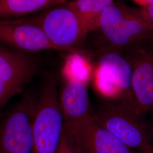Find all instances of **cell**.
<instances>
[{
    "label": "cell",
    "instance_id": "6da1fadb",
    "mask_svg": "<svg viewBox=\"0 0 153 153\" xmlns=\"http://www.w3.org/2000/svg\"><path fill=\"white\" fill-rule=\"evenodd\" d=\"M94 117L136 153L153 149V125L136 107L120 99H112L103 104Z\"/></svg>",
    "mask_w": 153,
    "mask_h": 153
},
{
    "label": "cell",
    "instance_id": "7a4b0ae2",
    "mask_svg": "<svg viewBox=\"0 0 153 153\" xmlns=\"http://www.w3.org/2000/svg\"><path fill=\"white\" fill-rule=\"evenodd\" d=\"M98 29L108 44L105 49L120 52L153 40V30L143 19L139 9L122 4L114 3L105 9Z\"/></svg>",
    "mask_w": 153,
    "mask_h": 153
},
{
    "label": "cell",
    "instance_id": "3957f363",
    "mask_svg": "<svg viewBox=\"0 0 153 153\" xmlns=\"http://www.w3.org/2000/svg\"><path fill=\"white\" fill-rule=\"evenodd\" d=\"M64 128L57 83L47 78L36 100L33 121V153H56Z\"/></svg>",
    "mask_w": 153,
    "mask_h": 153
},
{
    "label": "cell",
    "instance_id": "277c9868",
    "mask_svg": "<svg viewBox=\"0 0 153 153\" xmlns=\"http://www.w3.org/2000/svg\"><path fill=\"white\" fill-rule=\"evenodd\" d=\"M44 31L58 51H73L85 41L88 31L68 2L56 6L30 18Z\"/></svg>",
    "mask_w": 153,
    "mask_h": 153
},
{
    "label": "cell",
    "instance_id": "5b68a950",
    "mask_svg": "<svg viewBox=\"0 0 153 153\" xmlns=\"http://www.w3.org/2000/svg\"><path fill=\"white\" fill-rule=\"evenodd\" d=\"M36 100L27 96L0 121V153H33V121Z\"/></svg>",
    "mask_w": 153,
    "mask_h": 153
},
{
    "label": "cell",
    "instance_id": "8992f818",
    "mask_svg": "<svg viewBox=\"0 0 153 153\" xmlns=\"http://www.w3.org/2000/svg\"><path fill=\"white\" fill-rule=\"evenodd\" d=\"M96 76L99 89L104 94L138 109L131 91V65L123 52L105 49L99 57Z\"/></svg>",
    "mask_w": 153,
    "mask_h": 153
},
{
    "label": "cell",
    "instance_id": "52a82bcc",
    "mask_svg": "<svg viewBox=\"0 0 153 153\" xmlns=\"http://www.w3.org/2000/svg\"><path fill=\"white\" fill-rule=\"evenodd\" d=\"M131 68V91L138 111L153 125V40L123 52Z\"/></svg>",
    "mask_w": 153,
    "mask_h": 153
},
{
    "label": "cell",
    "instance_id": "ba28073f",
    "mask_svg": "<svg viewBox=\"0 0 153 153\" xmlns=\"http://www.w3.org/2000/svg\"><path fill=\"white\" fill-rule=\"evenodd\" d=\"M64 130L81 153H137L101 126L94 115Z\"/></svg>",
    "mask_w": 153,
    "mask_h": 153
},
{
    "label": "cell",
    "instance_id": "9c48e42d",
    "mask_svg": "<svg viewBox=\"0 0 153 153\" xmlns=\"http://www.w3.org/2000/svg\"><path fill=\"white\" fill-rule=\"evenodd\" d=\"M0 43L24 53L58 51L30 18L0 19Z\"/></svg>",
    "mask_w": 153,
    "mask_h": 153
},
{
    "label": "cell",
    "instance_id": "30bf717a",
    "mask_svg": "<svg viewBox=\"0 0 153 153\" xmlns=\"http://www.w3.org/2000/svg\"><path fill=\"white\" fill-rule=\"evenodd\" d=\"M59 99L64 126H70L94 115L91 109L86 78L66 73Z\"/></svg>",
    "mask_w": 153,
    "mask_h": 153
},
{
    "label": "cell",
    "instance_id": "8fae6325",
    "mask_svg": "<svg viewBox=\"0 0 153 153\" xmlns=\"http://www.w3.org/2000/svg\"><path fill=\"white\" fill-rule=\"evenodd\" d=\"M36 69V64L30 56L0 46V83L22 90Z\"/></svg>",
    "mask_w": 153,
    "mask_h": 153
},
{
    "label": "cell",
    "instance_id": "7c38bea8",
    "mask_svg": "<svg viewBox=\"0 0 153 153\" xmlns=\"http://www.w3.org/2000/svg\"><path fill=\"white\" fill-rule=\"evenodd\" d=\"M68 0H0V19H11L65 4Z\"/></svg>",
    "mask_w": 153,
    "mask_h": 153
},
{
    "label": "cell",
    "instance_id": "4fadbf2b",
    "mask_svg": "<svg viewBox=\"0 0 153 153\" xmlns=\"http://www.w3.org/2000/svg\"><path fill=\"white\" fill-rule=\"evenodd\" d=\"M114 3V0H73L68 2L69 5L81 19L88 33L98 29L102 13Z\"/></svg>",
    "mask_w": 153,
    "mask_h": 153
},
{
    "label": "cell",
    "instance_id": "5bb4252c",
    "mask_svg": "<svg viewBox=\"0 0 153 153\" xmlns=\"http://www.w3.org/2000/svg\"><path fill=\"white\" fill-rule=\"evenodd\" d=\"M56 153H81L66 133L64 128L59 146Z\"/></svg>",
    "mask_w": 153,
    "mask_h": 153
},
{
    "label": "cell",
    "instance_id": "9a60e30c",
    "mask_svg": "<svg viewBox=\"0 0 153 153\" xmlns=\"http://www.w3.org/2000/svg\"><path fill=\"white\" fill-rule=\"evenodd\" d=\"M22 90L0 83V112L8 100Z\"/></svg>",
    "mask_w": 153,
    "mask_h": 153
},
{
    "label": "cell",
    "instance_id": "2e32d148",
    "mask_svg": "<svg viewBox=\"0 0 153 153\" xmlns=\"http://www.w3.org/2000/svg\"><path fill=\"white\" fill-rule=\"evenodd\" d=\"M139 11L143 19L153 30V4L143 7Z\"/></svg>",
    "mask_w": 153,
    "mask_h": 153
},
{
    "label": "cell",
    "instance_id": "e0dca14e",
    "mask_svg": "<svg viewBox=\"0 0 153 153\" xmlns=\"http://www.w3.org/2000/svg\"><path fill=\"white\" fill-rule=\"evenodd\" d=\"M134 3L137 4L138 5L143 7H145L153 4V0H131Z\"/></svg>",
    "mask_w": 153,
    "mask_h": 153
},
{
    "label": "cell",
    "instance_id": "ac0fdd59",
    "mask_svg": "<svg viewBox=\"0 0 153 153\" xmlns=\"http://www.w3.org/2000/svg\"><path fill=\"white\" fill-rule=\"evenodd\" d=\"M153 153V149H152V150H150L148 151V152H145V153Z\"/></svg>",
    "mask_w": 153,
    "mask_h": 153
},
{
    "label": "cell",
    "instance_id": "d6986e66",
    "mask_svg": "<svg viewBox=\"0 0 153 153\" xmlns=\"http://www.w3.org/2000/svg\"></svg>",
    "mask_w": 153,
    "mask_h": 153
}]
</instances>
